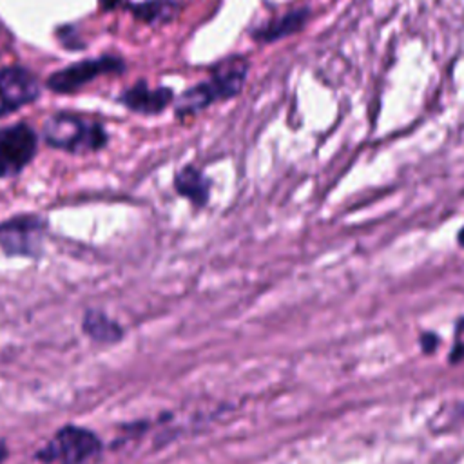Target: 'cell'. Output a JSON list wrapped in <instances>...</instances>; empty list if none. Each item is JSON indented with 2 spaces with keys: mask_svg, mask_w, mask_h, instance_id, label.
Returning <instances> with one entry per match:
<instances>
[{
  "mask_svg": "<svg viewBox=\"0 0 464 464\" xmlns=\"http://www.w3.org/2000/svg\"><path fill=\"white\" fill-rule=\"evenodd\" d=\"M246 72H248V63L245 58L241 56L227 58L225 62L214 67L212 76L208 80L190 87L178 98L176 114L179 118L190 116L216 102L230 100L237 96L243 91Z\"/></svg>",
  "mask_w": 464,
  "mask_h": 464,
  "instance_id": "cell-1",
  "label": "cell"
},
{
  "mask_svg": "<svg viewBox=\"0 0 464 464\" xmlns=\"http://www.w3.org/2000/svg\"><path fill=\"white\" fill-rule=\"evenodd\" d=\"M44 140L54 149L67 152H91L107 143L103 125L74 114H54L44 125Z\"/></svg>",
  "mask_w": 464,
  "mask_h": 464,
  "instance_id": "cell-2",
  "label": "cell"
},
{
  "mask_svg": "<svg viewBox=\"0 0 464 464\" xmlns=\"http://www.w3.org/2000/svg\"><path fill=\"white\" fill-rule=\"evenodd\" d=\"M98 437L78 426H65L49 440V444L38 453L44 462L58 464H80L100 451Z\"/></svg>",
  "mask_w": 464,
  "mask_h": 464,
  "instance_id": "cell-3",
  "label": "cell"
},
{
  "mask_svg": "<svg viewBox=\"0 0 464 464\" xmlns=\"http://www.w3.org/2000/svg\"><path fill=\"white\" fill-rule=\"evenodd\" d=\"M36 134L27 123L0 129V179L18 174L36 152Z\"/></svg>",
  "mask_w": 464,
  "mask_h": 464,
  "instance_id": "cell-4",
  "label": "cell"
},
{
  "mask_svg": "<svg viewBox=\"0 0 464 464\" xmlns=\"http://www.w3.org/2000/svg\"><path fill=\"white\" fill-rule=\"evenodd\" d=\"M121 69H123V62L116 56H100L92 60H83L53 72L47 80V87L54 92L67 94V92L78 91L82 85L92 82L96 76L118 72Z\"/></svg>",
  "mask_w": 464,
  "mask_h": 464,
  "instance_id": "cell-5",
  "label": "cell"
},
{
  "mask_svg": "<svg viewBox=\"0 0 464 464\" xmlns=\"http://www.w3.org/2000/svg\"><path fill=\"white\" fill-rule=\"evenodd\" d=\"M40 94L36 76L24 67L0 69V116L34 102Z\"/></svg>",
  "mask_w": 464,
  "mask_h": 464,
  "instance_id": "cell-6",
  "label": "cell"
},
{
  "mask_svg": "<svg viewBox=\"0 0 464 464\" xmlns=\"http://www.w3.org/2000/svg\"><path fill=\"white\" fill-rule=\"evenodd\" d=\"M44 223L36 216H18L0 223V245L7 254L36 256L40 252Z\"/></svg>",
  "mask_w": 464,
  "mask_h": 464,
  "instance_id": "cell-7",
  "label": "cell"
},
{
  "mask_svg": "<svg viewBox=\"0 0 464 464\" xmlns=\"http://www.w3.org/2000/svg\"><path fill=\"white\" fill-rule=\"evenodd\" d=\"M172 98H174L172 89L169 87L149 89V85L143 80H140L121 94L120 102L134 112L158 114L172 102Z\"/></svg>",
  "mask_w": 464,
  "mask_h": 464,
  "instance_id": "cell-8",
  "label": "cell"
},
{
  "mask_svg": "<svg viewBox=\"0 0 464 464\" xmlns=\"http://www.w3.org/2000/svg\"><path fill=\"white\" fill-rule=\"evenodd\" d=\"M310 16V11L308 9H295V11H290L276 20H270L259 27H256L252 31V38L257 40V42H276V40H281L288 34H294L297 31H301L306 24Z\"/></svg>",
  "mask_w": 464,
  "mask_h": 464,
  "instance_id": "cell-9",
  "label": "cell"
},
{
  "mask_svg": "<svg viewBox=\"0 0 464 464\" xmlns=\"http://www.w3.org/2000/svg\"><path fill=\"white\" fill-rule=\"evenodd\" d=\"M174 188L194 207H205L210 198V179L196 167L187 165L174 176Z\"/></svg>",
  "mask_w": 464,
  "mask_h": 464,
  "instance_id": "cell-10",
  "label": "cell"
},
{
  "mask_svg": "<svg viewBox=\"0 0 464 464\" xmlns=\"http://www.w3.org/2000/svg\"><path fill=\"white\" fill-rule=\"evenodd\" d=\"M85 334L98 343H116L121 339V328L98 310H89L83 317Z\"/></svg>",
  "mask_w": 464,
  "mask_h": 464,
  "instance_id": "cell-11",
  "label": "cell"
},
{
  "mask_svg": "<svg viewBox=\"0 0 464 464\" xmlns=\"http://www.w3.org/2000/svg\"><path fill=\"white\" fill-rule=\"evenodd\" d=\"M132 13L149 24L167 22L178 13V4L174 0H149L132 5Z\"/></svg>",
  "mask_w": 464,
  "mask_h": 464,
  "instance_id": "cell-12",
  "label": "cell"
},
{
  "mask_svg": "<svg viewBox=\"0 0 464 464\" xmlns=\"http://www.w3.org/2000/svg\"><path fill=\"white\" fill-rule=\"evenodd\" d=\"M464 357V321H460L459 328H457V343L453 346V353H451V361Z\"/></svg>",
  "mask_w": 464,
  "mask_h": 464,
  "instance_id": "cell-13",
  "label": "cell"
},
{
  "mask_svg": "<svg viewBox=\"0 0 464 464\" xmlns=\"http://www.w3.org/2000/svg\"><path fill=\"white\" fill-rule=\"evenodd\" d=\"M420 343H422L424 352H433L435 346H437V343H439V339H437V335H433V334H422Z\"/></svg>",
  "mask_w": 464,
  "mask_h": 464,
  "instance_id": "cell-14",
  "label": "cell"
},
{
  "mask_svg": "<svg viewBox=\"0 0 464 464\" xmlns=\"http://www.w3.org/2000/svg\"><path fill=\"white\" fill-rule=\"evenodd\" d=\"M121 0H100V5L103 7V9H112L114 5H118Z\"/></svg>",
  "mask_w": 464,
  "mask_h": 464,
  "instance_id": "cell-15",
  "label": "cell"
},
{
  "mask_svg": "<svg viewBox=\"0 0 464 464\" xmlns=\"http://www.w3.org/2000/svg\"><path fill=\"white\" fill-rule=\"evenodd\" d=\"M457 241H459V245L464 248V225H462V228L459 230V234H457Z\"/></svg>",
  "mask_w": 464,
  "mask_h": 464,
  "instance_id": "cell-16",
  "label": "cell"
},
{
  "mask_svg": "<svg viewBox=\"0 0 464 464\" xmlns=\"http://www.w3.org/2000/svg\"><path fill=\"white\" fill-rule=\"evenodd\" d=\"M5 457H7V450H5V444H4V442H0V462H2Z\"/></svg>",
  "mask_w": 464,
  "mask_h": 464,
  "instance_id": "cell-17",
  "label": "cell"
}]
</instances>
